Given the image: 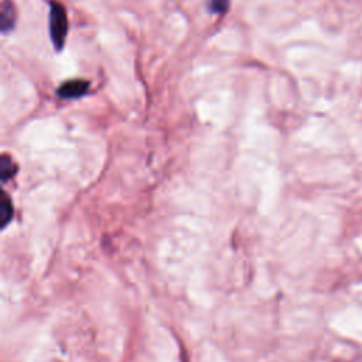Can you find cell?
Masks as SVG:
<instances>
[{
	"label": "cell",
	"mask_w": 362,
	"mask_h": 362,
	"mask_svg": "<svg viewBox=\"0 0 362 362\" xmlns=\"http://www.w3.org/2000/svg\"><path fill=\"white\" fill-rule=\"evenodd\" d=\"M68 34V17L65 7L54 0L49 7V35L57 49H61L65 44Z\"/></svg>",
	"instance_id": "cell-1"
},
{
	"label": "cell",
	"mask_w": 362,
	"mask_h": 362,
	"mask_svg": "<svg viewBox=\"0 0 362 362\" xmlns=\"http://www.w3.org/2000/svg\"><path fill=\"white\" fill-rule=\"evenodd\" d=\"M88 88H89L88 81L72 79V81L64 82L58 88V95L64 99H75V98H79V96L85 95L88 92Z\"/></svg>",
	"instance_id": "cell-2"
},
{
	"label": "cell",
	"mask_w": 362,
	"mask_h": 362,
	"mask_svg": "<svg viewBox=\"0 0 362 362\" xmlns=\"http://www.w3.org/2000/svg\"><path fill=\"white\" fill-rule=\"evenodd\" d=\"M16 7L11 0H3L0 7V23H1V33L7 34L10 30H13L16 23Z\"/></svg>",
	"instance_id": "cell-3"
},
{
	"label": "cell",
	"mask_w": 362,
	"mask_h": 362,
	"mask_svg": "<svg viewBox=\"0 0 362 362\" xmlns=\"http://www.w3.org/2000/svg\"><path fill=\"white\" fill-rule=\"evenodd\" d=\"M0 208H1V212H0V221H1V225L6 226L10 221H11V216H13V205L8 199V195L6 192H3V198H1V202H0Z\"/></svg>",
	"instance_id": "cell-4"
},
{
	"label": "cell",
	"mask_w": 362,
	"mask_h": 362,
	"mask_svg": "<svg viewBox=\"0 0 362 362\" xmlns=\"http://www.w3.org/2000/svg\"><path fill=\"white\" fill-rule=\"evenodd\" d=\"M1 161H3V170H1V175H3V180L6 181L7 178L13 177V174H14V171H16V164H14L13 158H11V157H8L7 154H4V156H3Z\"/></svg>",
	"instance_id": "cell-5"
},
{
	"label": "cell",
	"mask_w": 362,
	"mask_h": 362,
	"mask_svg": "<svg viewBox=\"0 0 362 362\" xmlns=\"http://www.w3.org/2000/svg\"><path fill=\"white\" fill-rule=\"evenodd\" d=\"M209 10L216 14H223L229 8V0H209L208 1Z\"/></svg>",
	"instance_id": "cell-6"
}]
</instances>
